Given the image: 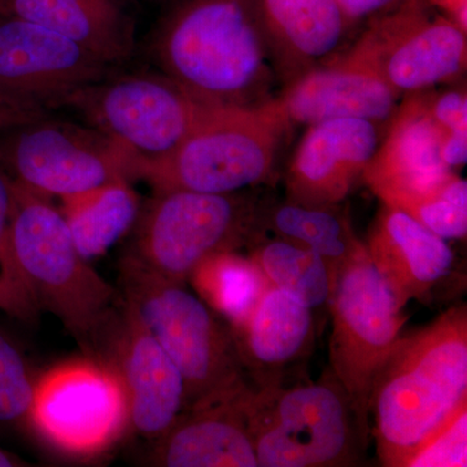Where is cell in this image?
Listing matches in <instances>:
<instances>
[{
	"mask_svg": "<svg viewBox=\"0 0 467 467\" xmlns=\"http://www.w3.org/2000/svg\"><path fill=\"white\" fill-rule=\"evenodd\" d=\"M467 400V308L451 306L399 337L368 398L370 436L380 465L405 467L411 454Z\"/></svg>",
	"mask_w": 467,
	"mask_h": 467,
	"instance_id": "cell-1",
	"label": "cell"
},
{
	"mask_svg": "<svg viewBox=\"0 0 467 467\" xmlns=\"http://www.w3.org/2000/svg\"><path fill=\"white\" fill-rule=\"evenodd\" d=\"M153 52L162 75L205 106L270 99L273 60L256 0H181L160 24Z\"/></svg>",
	"mask_w": 467,
	"mask_h": 467,
	"instance_id": "cell-2",
	"label": "cell"
},
{
	"mask_svg": "<svg viewBox=\"0 0 467 467\" xmlns=\"http://www.w3.org/2000/svg\"><path fill=\"white\" fill-rule=\"evenodd\" d=\"M292 125L278 98L245 107H209L168 158L144 165L137 180L153 192H241L273 177Z\"/></svg>",
	"mask_w": 467,
	"mask_h": 467,
	"instance_id": "cell-3",
	"label": "cell"
},
{
	"mask_svg": "<svg viewBox=\"0 0 467 467\" xmlns=\"http://www.w3.org/2000/svg\"><path fill=\"white\" fill-rule=\"evenodd\" d=\"M124 300L183 378L184 410L251 386L232 327L186 284L169 281L124 257Z\"/></svg>",
	"mask_w": 467,
	"mask_h": 467,
	"instance_id": "cell-4",
	"label": "cell"
},
{
	"mask_svg": "<svg viewBox=\"0 0 467 467\" xmlns=\"http://www.w3.org/2000/svg\"><path fill=\"white\" fill-rule=\"evenodd\" d=\"M250 420L257 467L358 466L370 441L328 368L318 382L254 387Z\"/></svg>",
	"mask_w": 467,
	"mask_h": 467,
	"instance_id": "cell-5",
	"label": "cell"
},
{
	"mask_svg": "<svg viewBox=\"0 0 467 467\" xmlns=\"http://www.w3.org/2000/svg\"><path fill=\"white\" fill-rule=\"evenodd\" d=\"M47 198L15 181L12 252L36 308L57 316L86 346L115 308L116 290L81 256L66 217Z\"/></svg>",
	"mask_w": 467,
	"mask_h": 467,
	"instance_id": "cell-6",
	"label": "cell"
},
{
	"mask_svg": "<svg viewBox=\"0 0 467 467\" xmlns=\"http://www.w3.org/2000/svg\"><path fill=\"white\" fill-rule=\"evenodd\" d=\"M261 204L244 192H156L140 211L126 257L153 275L187 284L209 257L259 238Z\"/></svg>",
	"mask_w": 467,
	"mask_h": 467,
	"instance_id": "cell-7",
	"label": "cell"
},
{
	"mask_svg": "<svg viewBox=\"0 0 467 467\" xmlns=\"http://www.w3.org/2000/svg\"><path fill=\"white\" fill-rule=\"evenodd\" d=\"M69 106L133 158L135 180L144 165L173 153L209 109L162 73L109 76L76 95Z\"/></svg>",
	"mask_w": 467,
	"mask_h": 467,
	"instance_id": "cell-8",
	"label": "cell"
},
{
	"mask_svg": "<svg viewBox=\"0 0 467 467\" xmlns=\"http://www.w3.org/2000/svg\"><path fill=\"white\" fill-rule=\"evenodd\" d=\"M328 368L348 393L359 420L370 431L368 398L377 371L389 355L407 317L362 252L335 282L330 304Z\"/></svg>",
	"mask_w": 467,
	"mask_h": 467,
	"instance_id": "cell-9",
	"label": "cell"
},
{
	"mask_svg": "<svg viewBox=\"0 0 467 467\" xmlns=\"http://www.w3.org/2000/svg\"><path fill=\"white\" fill-rule=\"evenodd\" d=\"M0 161L26 189L63 199L135 180L133 158L95 128L41 119L9 129Z\"/></svg>",
	"mask_w": 467,
	"mask_h": 467,
	"instance_id": "cell-10",
	"label": "cell"
},
{
	"mask_svg": "<svg viewBox=\"0 0 467 467\" xmlns=\"http://www.w3.org/2000/svg\"><path fill=\"white\" fill-rule=\"evenodd\" d=\"M384 15L346 57L382 77L399 95L425 91L465 70L466 32L426 0H404Z\"/></svg>",
	"mask_w": 467,
	"mask_h": 467,
	"instance_id": "cell-11",
	"label": "cell"
},
{
	"mask_svg": "<svg viewBox=\"0 0 467 467\" xmlns=\"http://www.w3.org/2000/svg\"><path fill=\"white\" fill-rule=\"evenodd\" d=\"M27 422L58 450L98 453L129 427L124 387L100 362H67L36 380Z\"/></svg>",
	"mask_w": 467,
	"mask_h": 467,
	"instance_id": "cell-12",
	"label": "cell"
},
{
	"mask_svg": "<svg viewBox=\"0 0 467 467\" xmlns=\"http://www.w3.org/2000/svg\"><path fill=\"white\" fill-rule=\"evenodd\" d=\"M85 347L121 380L129 427L158 441L184 410L186 391L180 370L137 312L122 299Z\"/></svg>",
	"mask_w": 467,
	"mask_h": 467,
	"instance_id": "cell-13",
	"label": "cell"
},
{
	"mask_svg": "<svg viewBox=\"0 0 467 467\" xmlns=\"http://www.w3.org/2000/svg\"><path fill=\"white\" fill-rule=\"evenodd\" d=\"M115 66L26 18L0 15V92L45 110L66 106L109 78Z\"/></svg>",
	"mask_w": 467,
	"mask_h": 467,
	"instance_id": "cell-14",
	"label": "cell"
},
{
	"mask_svg": "<svg viewBox=\"0 0 467 467\" xmlns=\"http://www.w3.org/2000/svg\"><path fill=\"white\" fill-rule=\"evenodd\" d=\"M444 134L430 115L426 92L408 94L362 180L387 207L401 211L425 198L456 174L441 160Z\"/></svg>",
	"mask_w": 467,
	"mask_h": 467,
	"instance_id": "cell-15",
	"label": "cell"
},
{
	"mask_svg": "<svg viewBox=\"0 0 467 467\" xmlns=\"http://www.w3.org/2000/svg\"><path fill=\"white\" fill-rule=\"evenodd\" d=\"M380 143L379 124L337 119L308 126L285 174L287 201L334 207L346 201Z\"/></svg>",
	"mask_w": 467,
	"mask_h": 467,
	"instance_id": "cell-16",
	"label": "cell"
},
{
	"mask_svg": "<svg viewBox=\"0 0 467 467\" xmlns=\"http://www.w3.org/2000/svg\"><path fill=\"white\" fill-rule=\"evenodd\" d=\"M254 386L186 409L155 441L152 462L164 467H257L250 405Z\"/></svg>",
	"mask_w": 467,
	"mask_h": 467,
	"instance_id": "cell-17",
	"label": "cell"
},
{
	"mask_svg": "<svg viewBox=\"0 0 467 467\" xmlns=\"http://www.w3.org/2000/svg\"><path fill=\"white\" fill-rule=\"evenodd\" d=\"M400 95L370 67L346 55L315 67L288 82L278 98L291 125H315L337 119L383 124L399 107Z\"/></svg>",
	"mask_w": 467,
	"mask_h": 467,
	"instance_id": "cell-18",
	"label": "cell"
},
{
	"mask_svg": "<svg viewBox=\"0 0 467 467\" xmlns=\"http://www.w3.org/2000/svg\"><path fill=\"white\" fill-rule=\"evenodd\" d=\"M365 247L400 309L409 301L430 299L453 270L454 254L445 239L387 205L378 212Z\"/></svg>",
	"mask_w": 467,
	"mask_h": 467,
	"instance_id": "cell-19",
	"label": "cell"
},
{
	"mask_svg": "<svg viewBox=\"0 0 467 467\" xmlns=\"http://www.w3.org/2000/svg\"><path fill=\"white\" fill-rule=\"evenodd\" d=\"M232 331L252 386L270 389L287 383L292 368L309 358L315 315L297 297L269 285L250 317Z\"/></svg>",
	"mask_w": 467,
	"mask_h": 467,
	"instance_id": "cell-20",
	"label": "cell"
},
{
	"mask_svg": "<svg viewBox=\"0 0 467 467\" xmlns=\"http://www.w3.org/2000/svg\"><path fill=\"white\" fill-rule=\"evenodd\" d=\"M130 0H0V15L26 18L54 30L112 66L134 51Z\"/></svg>",
	"mask_w": 467,
	"mask_h": 467,
	"instance_id": "cell-21",
	"label": "cell"
},
{
	"mask_svg": "<svg viewBox=\"0 0 467 467\" xmlns=\"http://www.w3.org/2000/svg\"><path fill=\"white\" fill-rule=\"evenodd\" d=\"M273 63L288 82L333 54L348 21L337 0H256Z\"/></svg>",
	"mask_w": 467,
	"mask_h": 467,
	"instance_id": "cell-22",
	"label": "cell"
},
{
	"mask_svg": "<svg viewBox=\"0 0 467 467\" xmlns=\"http://www.w3.org/2000/svg\"><path fill=\"white\" fill-rule=\"evenodd\" d=\"M264 229L315 251L330 267L335 282L350 261L367 251L340 205L308 207L288 201L261 204Z\"/></svg>",
	"mask_w": 467,
	"mask_h": 467,
	"instance_id": "cell-23",
	"label": "cell"
},
{
	"mask_svg": "<svg viewBox=\"0 0 467 467\" xmlns=\"http://www.w3.org/2000/svg\"><path fill=\"white\" fill-rule=\"evenodd\" d=\"M131 181H116L92 192L63 199L66 217L77 250L88 261L103 256L134 229L142 204Z\"/></svg>",
	"mask_w": 467,
	"mask_h": 467,
	"instance_id": "cell-24",
	"label": "cell"
},
{
	"mask_svg": "<svg viewBox=\"0 0 467 467\" xmlns=\"http://www.w3.org/2000/svg\"><path fill=\"white\" fill-rule=\"evenodd\" d=\"M250 257L265 275L267 284L291 294L312 310L330 304L335 279L319 254L287 239H265L252 243Z\"/></svg>",
	"mask_w": 467,
	"mask_h": 467,
	"instance_id": "cell-25",
	"label": "cell"
},
{
	"mask_svg": "<svg viewBox=\"0 0 467 467\" xmlns=\"http://www.w3.org/2000/svg\"><path fill=\"white\" fill-rule=\"evenodd\" d=\"M189 282L198 296L230 327L250 317L270 285L254 261L238 251L209 257L196 267Z\"/></svg>",
	"mask_w": 467,
	"mask_h": 467,
	"instance_id": "cell-26",
	"label": "cell"
},
{
	"mask_svg": "<svg viewBox=\"0 0 467 467\" xmlns=\"http://www.w3.org/2000/svg\"><path fill=\"white\" fill-rule=\"evenodd\" d=\"M14 201V178L0 161V309L11 317L33 321L39 310L21 279L9 241Z\"/></svg>",
	"mask_w": 467,
	"mask_h": 467,
	"instance_id": "cell-27",
	"label": "cell"
},
{
	"mask_svg": "<svg viewBox=\"0 0 467 467\" xmlns=\"http://www.w3.org/2000/svg\"><path fill=\"white\" fill-rule=\"evenodd\" d=\"M402 212L445 241L465 239L467 234V182L451 175L441 189L407 205Z\"/></svg>",
	"mask_w": 467,
	"mask_h": 467,
	"instance_id": "cell-28",
	"label": "cell"
},
{
	"mask_svg": "<svg viewBox=\"0 0 467 467\" xmlns=\"http://www.w3.org/2000/svg\"><path fill=\"white\" fill-rule=\"evenodd\" d=\"M36 380L21 353L0 333V422L26 423L36 398Z\"/></svg>",
	"mask_w": 467,
	"mask_h": 467,
	"instance_id": "cell-29",
	"label": "cell"
},
{
	"mask_svg": "<svg viewBox=\"0 0 467 467\" xmlns=\"http://www.w3.org/2000/svg\"><path fill=\"white\" fill-rule=\"evenodd\" d=\"M467 465V400L411 454L405 467Z\"/></svg>",
	"mask_w": 467,
	"mask_h": 467,
	"instance_id": "cell-30",
	"label": "cell"
},
{
	"mask_svg": "<svg viewBox=\"0 0 467 467\" xmlns=\"http://www.w3.org/2000/svg\"><path fill=\"white\" fill-rule=\"evenodd\" d=\"M427 109L445 133L467 130V95L465 90H447L427 94Z\"/></svg>",
	"mask_w": 467,
	"mask_h": 467,
	"instance_id": "cell-31",
	"label": "cell"
},
{
	"mask_svg": "<svg viewBox=\"0 0 467 467\" xmlns=\"http://www.w3.org/2000/svg\"><path fill=\"white\" fill-rule=\"evenodd\" d=\"M404 0H337L348 24L379 16L392 11Z\"/></svg>",
	"mask_w": 467,
	"mask_h": 467,
	"instance_id": "cell-32",
	"label": "cell"
},
{
	"mask_svg": "<svg viewBox=\"0 0 467 467\" xmlns=\"http://www.w3.org/2000/svg\"><path fill=\"white\" fill-rule=\"evenodd\" d=\"M45 115V110L33 109L0 92V131L9 130Z\"/></svg>",
	"mask_w": 467,
	"mask_h": 467,
	"instance_id": "cell-33",
	"label": "cell"
},
{
	"mask_svg": "<svg viewBox=\"0 0 467 467\" xmlns=\"http://www.w3.org/2000/svg\"><path fill=\"white\" fill-rule=\"evenodd\" d=\"M442 162L451 171L463 167L467 160V130L448 131L442 138L441 147Z\"/></svg>",
	"mask_w": 467,
	"mask_h": 467,
	"instance_id": "cell-34",
	"label": "cell"
},
{
	"mask_svg": "<svg viewBox=\"0 0 467 467\" xmlns=\"http://www.w3.org/2000/svg\"><path fill=\"white\" fill-rule=\"evenodd\" d=\"M432 5H438L444 12V16L451 18L461 29L467 27V2L466 0H430Z\"/></svg>",
	"mask_w": 467,
	"mask_h": 467,
	"instance_id": "cell-35",
	"label": "cell"
},
{
	"mask_svg": "<svg viewBox=\"0 0 467 467\" xmlns=\"http://www.w3.org/2000/svg\"><path fill=\"white\" fill-rule=\"evenodd\" d=\"M23 465H26V463L18 459V457L12 454L11 451L0 448V467H15Z\"/></svg>",
	"mask_w": 467,
	"mask_h": 467,
	"instance_id": "cell-36",
	"label": "cell"
}]
</instances>
